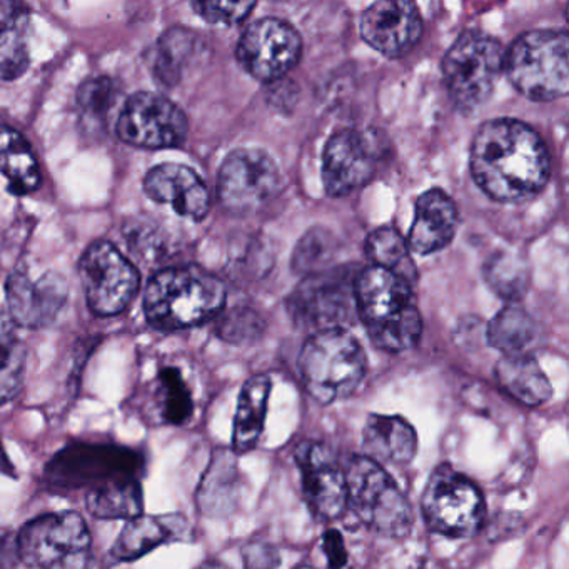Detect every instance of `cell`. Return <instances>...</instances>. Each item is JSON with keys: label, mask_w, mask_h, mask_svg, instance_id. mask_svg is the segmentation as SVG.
I'll return each mask as SVG.
<instances>
[{"label": "cell", "mask_w": 569, "mask_h": 569, "mask_svg": "<svg viewBox=\"0 0 569 569\" xmlns=\"http://www.w3.org/2000/svg\"><path fill=\"white\" fill-rule=\"evenodd\" d=\"M472 179L492 201H531L551 178V159L535 129L516 119L486 122L471 148Z\"/></svg>", "instance_id": "cell-1"}, {"label": "cell", "mask_w": 569, "mask_h": 569, "mask_svg": "<svg viewBox=\"0 0 569 569\" xmlns=\"http://www.w3.org/2000/svg\"><path fill=\"white\" fill-rule=\"evenodd\" d=\"M355 296L356 316L376 348L405 352L418 345L422 318L411 282L369 266L358 272Z\"/></svg>", "instance_id": "cell-2"}, {"label": "cell", "mask_w": 569, "mask_h": 569, "mask_svg": "<svg viewBox=\"0 0 569 569\" xmlns=\"http://www.w3.org/2000/svg\"><path fill=\"white\" fill-rule=\"evenodd\" d=\"M226 305V286L199 266L159 271L149 282L144 312L159 331H182L216 318Z\"/></svg>", "instance_id": "cell-3"}, {"label": "cell", "mask_w": 569, "mask_h": 569, "mask_svg": "<svg viewBox=\"0 0 569 569\" xmlns=\"http://www.w3.org/2000/svg\"><path fill=\"white\" fill-rule=\"evenodd\" d=\"M298 366L311 398L331 405L359 388L368 371V359L358 339L346 329H328L306 339Z\"/></svg>", "instance_id": "cell-4"}, {"label": "cell", "mask_w": 569, "mask_h": 569, "mask_svg": "<svg viewBox=\"0 0 569 569\" xmlns=\"http://www.w3.org/2000/svg\"><path fill=\"white\" fill-rule=\"evenodd\" d=\"M568 44V32L555 29L519 36L505 52V71L512 88L535 102L565 98L569 91Z\"/></svg>", "instance_id": "cell-5"}, {"label": "cell", "mask_w": 569, "mask_h": 569, "mask_svg": "<svg viewBox=\"0 0 569 569\" xmlns=\"http://www.w3.org/2000/svg\"><path fill=\"white\" fill-rule=\"evenodd\" d=\"M345 478L346 509H351L362 525L391 539H402L411 532V506L381 465L365 455L352 456L346 465Z\"/></svg>", "instance_id": "cell-6"}, {"label": "cell", "mask_w": 569, "mask_h": 569, "mask_svg": "<svg viewBox=\"0 0 569 569\" xmlns=\"http://www.w3.org/2000/svg\"><path fill=\"white\" fill-rule=\"evenodd\" d=\"M505 71L501 42L482 31H466L442 59L449 99L462 114H475L495 92Z\"/></svg>", "instance_id": "cell-7"}, {"label": "cell", "mask_w": 569, "mask_h": 569, "mask_svg": "<svg viewBox=\"0 0 569 569\" xmlns=\"http://www.w3.org/2000/svg\"><path fill=\"white\" fill-rule=\"evenodd\" d=\"M144 458L134 449L98 442L66 446L46 466L44 482L52 491H99L119 481L141 479Z\"/></svg>", "instance_id": "cell-8"}, {"label": "cell", "mask_w": 569, "mask_h": 569, "mask_svg": "<svg viewBox=\"0 0 569 569\" xmlns=\"http://www.w3.org/2000/svg\"><path fill=\"white\" fill-rule=\"evenodd\" d=\"M16 549L29 569H91V532L78 512L32 519L16 538Z\"/></svg>", "instance_id": "cell-9"}, {"label": "cell", "mask_w": 569, "mask_h": 569, "mask_svg": "<svg viewBox=\"0 0 569 569\" xmlns=\"http://www.w3.org/2000/svg\"><path fill=\"white\" fill-rule=\"evenodd\" d=\"M421 508L428 528L448 538H471L485 525V498L478 486L448 465L429 476Z\"/></svg>", "instance_id": "cell-10"}, {"label": "cell", "mask_w": 569, "mask_h": 569, "mask_svg": "<svg viewBox=\"0 0 569 569\" xmlns=\"http://www.w3.org/2000/svg\"><path fill=\"white\" fill-rule=\"evenodd\" d=\"M282 189L281 169L261 149H236L219 169V201L236 216L262 211L279 198Z\"/></svg>", "instance_id": "cell-11"}, {"label": "cell", "mask_w": 569, "mask_h": 569, "mask_svg": "<svg viewBox=\"0 0 569 569\" xmlns=\"http://www.w3.org/2000/svg\"><path fill=\"white\" fill-rule=\"evenodd\" d=\"M82 288L96 316L121 315L134 301L141 276L131 261L109 241L92 242L79 262Z\"/></svg>", "instance_id": "cell-12"}, {"label": "cell", "mask_w": 569, "mask_h": 569, "mask_svg": "<svg viewBox=\"0 0 569 569\" xmlns=\"http://www.w3.org/2000/svg\"><path fill=\"white\" fill-rule=\"evenodd\" d=\"M358 272L342 268L308 276L289 299V311L295 321L315 332L345 329L351 325L356 318Z\"/></svg>", "instance_id": "cell-13"}, {"label": "cell", "mask_w": 569, "mask_h": 569, "mask_svg": "<svg viewBox=\"0 0 569 569\" xmlns=\"http://www.w3.org/2000/svg\"><path fill=\"white\" fill-rule=\"evenodd\" d=\"M302 39L282 19L252 22L239 39L236 58L246 72L261 82H276L301 61Z\"/></svg>", "instance_id": "cell-14"}, {"label": "cell", "mask_w": 569, "mask_h": 569, "mask_svg": "<svg viewBox=\"0 0 569 569\" xmlns=\"http://www.w3.org/2000/svg\"><path fill=\"white\" fill-rule=\"evenodd\" d=\"M119 139L141 149H174L184 144L189 122L171 99L139 92L126 102L118 126Z\"/></svg>", "instance_id": "cell-15"}, {"label": "cell", "mask_w": 569, "mask_h": 569, "mask_svg": "<svg viewBox=\"0 0 569 569\" xmlns=\"http://www.w3.org/2000/svg\"><path fill=\"white\" fill-rule=\"evenodd\" d=\"M296 461L301 469L302 492L312 515L322 521L338 519L346 511L345 469L321 442L305 441L296 449Z\"/></svg>", "instance_id": "cell-16"}, {"label": "cell", "mask_w": 569, "mask_h": 569, "mask_svg": "<svg viewBox=\"0 0 569 569\" xmlns=\"http://www.w3.org/2000/svg\"><path fill=\"white\" fill-rule=\"evenodd\" d=\"M378 156L358 131L336 132L322 154V182L331 198H346L365 188L376 172Z\"/></svg>", "instance_id": "cell-17"}, {"label": "cell", "mask_w": 569, "mask_h": 569, "mask_svg": "<svg viewBox=\"0 0 569 569\" xmlns=\"http://www.w3.org/2000/svg\"><path fill=\"white\" fill-rule=\"evenodd\" d=\"M361 36L386 58L409 54L422 36V18L418 6L408 0H379L366 9L361 18Z\"/></svg>", "instance_id": "cell-18"}, {"label": "cell", "mask_w": 569, "mask_h": 569, "mask_svg": "<svg viewBox=\"0 0 569 569\" xmlns=\"http://www.w3.org/2000/svg\"><path fill=\"white\" fill-rule=\"evenodd\" d=\"M9 315L22 328L41 329L52 325L68 302V282L58 272H46L32 279L26 272H14L8 286Z\"/></svg>", "instance_id": "cell-19"}, {"label": "cell", "mask_w": 569, "mask_h": 569, "mask_svg": "<svg viewBox=\"0 0 569 569\" xmlns=\"http://www.w3.org/2000/svg\"><path fill=\"white\" fill-rule=\"evenodd\" d=\"M144 191L152 201L171 206L179 216L192 221H202L211 209L208 186L188 166H156L146 176Z\"/></svg>", "instance_id": "cell-20"}, {"label": "cell", "mask_w": 569, "mask_h": 569, "mask_svg": "<svg viewBox=\"0 0 569 569\" xmlns=\"http://www.w3.org/2000/svg\"><path fill=\"white\" fill-rule=\"evenodd\" d=\"M459 214L455 201L441 189H429L416 201V216L409 231V251L429 256L451 244L458 231Z\"/></svg>", "instance_id": "cell-21"}, {"label": "cell", "mask_w": 569, "mask_h": 569, "mask_svg": "<svg viewBox=\"0 0 569 569\" xmlns=\"http://www.w3.org/2000/svg\"><path fill=\"white\" fill-rule=\"evenodd\" d=\"M191 538V525L181 515L138 516L116 539L111 556L118 561H134L166 542Z\"/></svg>", "instance_id": "cell-22"}, {"label": "cell", "mask_w": 569, "mask_h": 569, "mask_svg": "<svg viewBox=\"0 0 569 569\" xmlns=\"http://www.w3.org/2000/svg\"><path fill=\"white\" fill-rule=\"evenodd\" d=\"M366 458L378 465H406L418 451V435L399 416L371 415L362 432Z\"/></svg>", "instance_id": "cell-23"}, {"label": "cell", "mask_w": 569, "mask_h": 569, "mask_svg": "<svg viewBox=\"0 0 569 569\" xmlns=\"http://www.w3.org/2000/svg\"><path fill=\"white\" fill-rule=\"evenodd\" d=\"M241 496V476L234 451L218 449L198 489V506L206 516L234 511Z\"/></svg>", "instance_id": "cell-24"}, {"label": "cell", "mask_w": 569, "mask_h": 569, "mask_svg": "<svg viewBox=\"0 0 569 569\" xmlns=\"http://www.w3.org/2000/svg\"><path fill=\"white\" fill-rule=\"evenodd\" d=\"M271 388V378L266 375L252 376L242 386L234 418V431H232L234 455H244L258 445L259 436L264 429Z\"/></svg>", "instance_id": "cell-25"}, {"label": "cell", "mask_w": 569, "mask_h": 569, "mask_svg": "<svg viewBox=\"0 0 569 569\" xmlns=\"http://www.w3.org/2000/svg\"><path fill=\"white\" fill-rule=\"evenodd\" d=\"M499 388L525 406H541L552 396L548 376L532 356H502L496 365Z\"/></svg>", "instance_id": "cell-26"}, {"label": "cell", "mask_w": 569, "mask_h": 569, "mask_svg": "<svg viewBox=\"0 0 569 569\" xmlns=\"http://www.w3.org/2000/svg\"><path fill=\"white\" fill-rule=\"evenodd\" d=\"M0 172L8 178L16 194H29L41 184V169L24 136L0 126Z\"/></svg>", "instance_id": "cell-27"}, {"label": "cell", "mask_w": 569, "mask_h": 569, "mask_svg": "<svg viewBox=\"0 0 569 569\" xmlns=\"http://www.w3.org/2000/svg\"><path fill=\"white\" fill-rule=\"evenodd\" d=\"M198 48V38L188 29L174 28L166 32L152 49L151 69L159 84L172 88L181 81L186 66Z\"/></svg>", "instance_id": "cell-28"}, {"label": "cell", "mask_w": 569, "mask_h": 569, "mask_svg": "<svg viewBox=\"0 0 569 569\" xmlns=\"http://www.w3.org/2000/svg\"><path fill=\"white\" fill-rule=\"evenodd\" d=\"M538 338L531 316L519 306H506L488 326V342L505 356L529 355Z\"/></svg>", "instance_id": "cell-29"}, {"label": "cell", "mask_w": 569, "mask_h": 569, "mask_svg": "<svg viewBox=\"0 0 569 569\" xmlns=\"http://www.w3.org/2000/svg\"><path fill=\"white\" fill-rule=\"evenodd\" d=\"M365 252L375 268L385 269L415 284V261L401 232L392 228L376 229L366 239Z\"/></svg>", "instance_id": "cell-30"}, {"label": "cell", "mask_w": 569, "mask_h": 569, "mask_svg": "<svg viewBox=\"0 0 569 569\" xmlns=\"http://www.w3.org/2000/svg\"><path fill=\"white\" fill-rule=\"evenodd\" d=\"M28 12H0V81H16L29 69V49L26 42Z\"/></svg>", "instance_id": "cell-31"}, {"label": "cell", "mask_w": 569, "mask_h": 569, "mask_svg": "<svg viewBox=\"0 0 569 569\" xmlns=\"http://www.w3.org/2000/svg\"><path fill=\"white\" fill-rule=\"evenodd\" d=\"M86 506L91 515L101 519H131L142 515L144 496L141 479L114 482L108 488L86 495Z\"/></svg>", "instance_id": "cell-32"}, {"label": "cell", "mask_w": 569, "mask_h": 569, "mask_svg": "<svg viewBox=\"0 0 569 569\" xmlns=\"http://www.w3.org/2000/svg\"><path fill=\"white\" fill-rule=\"evenodd\" d=\"M28 365V348L9 328L8 322H0V406L21 391Z\"/></svg>", "instance_id": "cell-33"}, {"label": "cell", "mask_w": 569, "mask_h": 569, "mask_svg": "<svg viewBox=\"0 0 569 569\" xmlns=\"http://www.w3.org/2000/svg\"><path fill=\"white\" fill-rule=\"evenodd\" d=\"M486 281L499 298L509 302L525 298L529 288L528 268L512 254L495 256L485 268Z\"/></svg>", "instance_id": "cell-34"}, {"label": "cell", "mask_w": 569, "mask_h": 569, "mask_svg": "<svg viewBox=\"0 0 569 569\" xmlns=\"http://www.w3.org/2000/svg\"><path fill=\"white\" fill-rule=\"evenodd\" d=\"M336 239L325 229H312L299 241L292 258V268L298 274L312 276L326 271L335 258Z\"/></svg>", "instance_id": "cell-35"}, {"label": "cell", "mask_w": 569, "mask_h": 569, "mask_svg": "<svg viewBox=\"0 0 569 569\" xmlns=\"http://www.w3.org/2000/svg\"><path fill=\"white\" fill-rule=\"evenodd\" d=\"M159 382H161L162 418L169 425H182L188 421L194 405H192L191 391L179 369H162Z\"/></svg>", "instance_id": "cell-36"}, {"label": "cell", "mask_w": 569, "mask_h": 569, "mask_svg": "<svg viewBox=\"0 0 569 569\" xmlns=\"http://www.w3.org/2000/svg\"><path fill=\"white\" fill-rule=\"evenodd\" d=\"M116 99V89L109 78H92L81 86L78 92V106L89 118L101 119L108 114Z\"/></svg>", "instance_id": "cell-37"}, {"label": "cell", "mask_w": 569, "mask_h": 569, "mask_svg": "<svg viewBox=\"0 0 569 569\" xmlns=\"http://www.w3.org/2000/svg\"><path fill=\"white\" fill-rule=\"evenodd\" d=\"M256 2H192L199 18L209 24L236 26L254 11Z\"/></svg>", "instance_id": "cell-38"}, {"label": "cell", "mask_w": 569, "mask_h": 569, "mask_svg": "<svg viewBox=\"0 0 569 569\" xmlns=\"http://www.w3.org/2000/svg\"><path fill=\"white\" fill-rule=\"evenodd\" d=\"M261 321L251 312L229 315L219 325V336L229 342H248L261 335Z\"/></svg>", "instance_id": "cell-39"}, {"label": "cell", "mask_w": 569, "mask_h": 569, "mask_svg": "<svg viewBox=\"0 0 569 569\" xmlns=\"http://www.w3.org/2000/svg\"><path fill=\"white\" fill-rule=\"evenodd\" d=\"M322 548H325L326 558H328L331 569L345 568L348 562V551L345 548V539L341 532L336 529H329L322 536Z\"/></svg>", "instance_id": "cell-40"}, {"label": "cell", "mask_w": 569, "mask_h": 569, "mask_svg": "<svg viewBox=\"0 0 569 569\" xmlns=\"http://www.w3.org/2000/svg\"><path fill=\"white\" fill-rule=\"evenodd\" d=\"M244 561L248 569H274L279 565V556L271 546L251 545L246 548Z\"/></svg>", "instance_id": "cell-41"}, {"label": "cell", "mask_w": 569, "mask_h": 569, "mask_svg": "<svg viewBox=\"0 0 569 569\" xmlns=\"http://www.w3.org/2000/svg\"><path fill=\"white\" fill-rule=\"evenodd\" d=\"M196 569H231V568H229V566L222 565V562H219V561H206V562H202V565Z\"/></svg>", "instance_id": "cell-42"}, {"label": "cell", "mask_w": 569, "mask_h": 569, "mask_svg": "<svg viewBox=\"0 0 569 569\" xmlns=\"http://www.w3.org/2000/svg\"><path fill=\"white\" fill-rule=\"evenodd\" d=\"M296 569H312L311 566H299V568Z\"/></svg>", "instance_id": "cell-43"}]
</instances>
